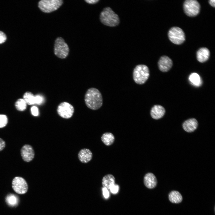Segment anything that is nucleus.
Here are the masks:
<instances>
[{"label": "nucleus", "mask_w": 215, "mask_h": 215, "mask_svg": "<svg viewBox=\"0 0 215 215\" xmlns=\"http://www.w3.org/2000/svg\"><path fill=\"white\" fill-rule=\"evenodd\" d=\"M84 99L87 106L92 110L99 109L103 104L102 94L98 89L95 88H91L87 90Z\"/></svg>", "instance_id": "nucleus-1"}, {"label": "nucleus", "mask_w": 215, "mask_h": 215, "mask_svg": "<svg viewBox=\"0 0 215 215\" xmlns=\"http://www.w3.org/2000/svg\"><path fill=\"white\" fill-rule=\"evenodd\" d=\"M100 19L102 24L110 27L117 26L120 21L118 15L109 7L104 8L101 12Z\"/></svg>", "instance_id": "nucleus-2"}, {"label": "nucleus", "mask_w": 215, "mask_h": 215, "mask_svg": "<svg viewBox=\"0 0 215 215\" xmlns=\"http://www.w3.org/2000/svg\"><path fill=\"white\" fill-rule=\"evenodd\" d=\"M150 75L148 67L144 64H139L134 68L133 73V79L135 82L139 85L144 84Z\"/></svg>", "instance_id": "nucleus-3"}, {"label": "nucleus", "mask_w": 215, "mask_h": 215, "mask_svg": "<svg viewBox=\"0 0 215 215\" xmlns=\"http://www.w3.org/2000/svg\"><path fill=\"white\" fill-rule=\"evenodd\" d=\"M69 48L64 40L61 37L56 39L54 46V53L58 57L64 59L68 56Z\"/></svg>", "instance_id": "nucleus-4"}, {"label": "nucleus", "mask_w": 215, "mask_h": 215, "mask_svg": "<svg viewBox=\"0 0 215 215\" xmlns=\"http://www.w3.org/2000/svg\"><path fill=\"white\" fill-rule=\"evenodd\" d=\"M62 0H42L38 3V7L43 12L50 13L58 9L62 4Z\"/></svg>", "instance_id": "nucleus-5"}, {"label": "nucleus", "mask_w": 215, "mask_h": 215, "mask_svg": "<svg viewBox=\"0 0 215 215\" xmlns=\"http://www.w3.org/2000/svg\"><path fill=\"white\" fill-rule=\"evenodd\" d=\"M168 36L170 40L173 43L180 44L185 40V36L183 30L178 27L171 28L168 33Z\"/></svg>", "instance_id": "nucleus-6"}, {"label": "nucleus", "mask_w": 215, "mask_h": 215, "mask_svg": "<svg viewBox=\"0 0 215 215\" xmlns=\"http://www.w3.org/2000/svg\"><path fill=\"white\" fill-rule=\"evenodd\" d=\"M183 8L187 16L193 17L199 13L200 5L196 0H187L184 2Z\"/></svg>", "instance_id": "nucleus-7"}, {"label": "nucleus", "mask_w": 215, "mask_h": 215, "mask_svg": "<svg viewBox=\"0 0 215 215\" xmlns=\"http://www.w3.org/2000/svg\"><path fill=\"white\" fill-rule=\"evenodd\" d=\"M57 112L61 117L68 119L73 116L74 111L73 107L70 104L66 102L61 103L58 106Z\"/></svg>", "instance_id": "nucleus-8"}, {"label": "nucleus", "mask_w": 215, "mask_h": 215, "mask_svg": "<svg viewBox=\"0 0 215 215\" xmlns=\"http://www.w3.org/2000/svg\"><path fill=\"white\" fill-rule=\"evenodd\" d=\"M12 187L16 192L21 194L26 193L28 188L26 181L23 178L19 176L16 177L13 179Z\"/></svg>", "instance_id": "nucleus-9"}, {"label": "nucleus", "mask_w": 215, "mask_h": 215, "mask_svg": "<svg viewBox=\"0 0 215 215\" xmlns=\"http://www.w3.org/2000/svg\"><path fill=\"white\" fill-rule=\"evenodd\" d=\"M21 154L23 160L30 162L33 159L35 152L32 147L29 145H25L21 150Z\"/></svg>", "instance_id": "nucleus-10"}, {"label": "nucleus", "mask_w": 215, "mask_h": 215, "mask_svg": "<svg viewBox=\"0 0 215 215\" xmlns=\"http://www.w3.org/2000/svg\"><path fill=\"white\" fill-rule=\"evenodd\" d=\"M173 62L171 59L166 56H162L158 62V66L159 70L162 72H167L171 68Z\"/></svg>", "instance_id": "nucleus-11"}, {"label": "nucleus", "mask_w": 215, "mask_h": 215, "mask_svg": "<svg viewBox=\"0 0 215 215\" xmlns=\"http://www.w3.org/2000/svg\"><path fill=\"white\" fill-rule=\"evenodd\" d=\"M144 183L147 188L151 189L156 186L157 181L155 176L153 173H148L144 176Z\"/></svg>", "instance_id": "nucleus-12"}, {"label": "nucleus", "mask_w": 215, "mask_h": 215, "mask_svg": "<svg viewBox=\"0 0 215 215\" xmlns=\"http://www.w3.org/2000/svg\"><path fill=\"white\" fill-rule=\"evenodd\" d=\"M93 154L88 149L84 148L81 150L78 153V157L79 161L84 163H87L92 159Z\"/></svg>", "instance_id": "nucleus-13"}, {"label": "nucleus", "mask_w": 215, "mask_h": 215, "mask_svg": "<svg viewBox=\"0 0 215 215\" xmlns=\"http://www.w3.org/2000/svg\"><path fill=\"white\" fill-rule=\"evenodd\" d=\"M165 110L164 108L161 105H154L151 108L150 114L153 119H159L162 118L164 115Z\"/></svg>", "instance_id": "nucleus-14"}, {"label": "nucleus", "mask_w": 215, "mask_h": 215, "mask_svg": "<svg viewBox=\"0 0 215 215\" xmlns=\"http://www.w3.org/2000/svg\"><path fill=\"white\" fill-rule=\"evenodd\" d=\"M198 126V122L195 118H192L189 119L185 121L182 124L183 129L188 132L194 131L197 128Z\"/></svg>", "instance_id": "nucleus-15"}, {"label": "nucleus", "mask_w": 215, "mask_h": 215, "mask_svg": "<svg viewBox=\"0 0 215 215\" xmlns=\"http://www.w3.org/2000/svg\"><path fill=\"white\" fill-rule=\"evenodd\" d=\"M210 54V51L208 48L206 47L201 48L197 52V59L199 62H204L208 59Z\"/></svg>", "instance_id": "nucleus-16"}, {"label": "nucleus", "mask_w": 215, "mask_h": 215, "mask_svg": "<svg viewBox=\"0 0 215 215\" xmlns=\"http://www.w3.org/2000/svg\"><path fill=\"white\" fill-rule=\"evenodd\" d=\"M115 183V178L111 174H108L104 176L102 178V184L103 187L109 189L110 187Z\"/></svg>", "instance_id": "nucleus-17"}, {"label": "nucleus", "mask_w": 215, "mask_h": 215, "mask_svg": "<svg viewBox=\"0 0 215 215\" xmlns=\"http://www.w3.org/2000/svg\"><path fill=\"white\" fill-rule=\"evenodd\" d=\"M168 199L172 203L178 204L181 202L183 199L181 194L178 191H172L168 194Z\"/></svg>", "instance_id": "nucleus-18"}, {"label": "nucleus", "mask_w": 215, "mask_h": 215, "mask_svg": "<svg viewBox=\"0 0 215 215\" xmlns=\"http://www.w3.org/2000/svg\"><path fill=\"white\" fill-rule=\"evenodd\" d=\"M101 139L102 141L105 145L109 146L113 143L115 137L111 133L106 132L102 134Z\"/></svg>", "instance_id": "nucleus-19"}, {"label": "nucleus", "mask_w": 215, "mask_h": 215, "mask_svg": "<svg viewBox=\"0 0 215 215\" xmlns=\"http://www.w3.org/2000/svg\"><path fill=\"white\" fill-rule=\"evenodd\" d=\"M189 79L191 84L195 86H199L202 84L200 77L197 73H191L190 75Z\"/></svg>", "instance_id": "nucleus-20"}, {"label": "nucleus", "mask_w": 215, "mask_h": 215, "mask_svg": "<svg viewBox=\"0 0 215 215\" xmlns=\"http://www.w3.org/2000/svg\"><path fill=\"white\" fill-rule=\"evenodd\" d=\"M23 99L27 104L30 105L35 104V96L30 92L25 93L24 95Z\"/></svg>", "instance_id": "nucleus-21"}, {"label": "nucleus", "mask_w": 215, "mask_h": 215, "mask_svg": "<svg viewBox=\"0 0 215 215\" xmlns=\"http://www.w3.org/2000/svg\"><path fill=\"white\" fill-rule=\"evenodd\" d=\"M6 201L7 204L11 206L16 205L18 202L17 197L13 194L8 195L6 198Z\"/></svg>", "instance_id": "nucleus-22"}, {"label": "nucleus", "mask_w": 215, "mask_h": 215, "mask_svg": "<svg viewBox=\"0 0 215 215\" xmlns=\"http://www.w3.org/2000/svg\"><path fill=\"white\" fill-rule=\"evenodd\" d=\"M27 104L23 99H18L15 103L16 108L19 110L22 111L26 108Z\"/></svg>", "instance_id": "nucleus-23"}, {"label": "nucleus", "mask_w": 215, "mask_h": 215, "mask_svg": "<svg viewBox=\"0 0 215 215\" xmlns=\"http://www.w3.org/2000/svg\"><path fill=\"white\" fill-rule=\"evenodd\" d=\"M8 122L7 116L5 115L0 114V128H2L6 126Z\"/></svg>", "instance_id": "nucleus-24"}, {"label": "nucleus", "mask_w": 215, "mask_h": 215, "mask_svg": "<svg viewBox=\"0 0 215 215\" xmlns=\"http://www.w3.org/2000/svg\"><path fill=\"white\" fill-rule=\"evenodd\" d=\"M119 188V186L117 184H114L110 188V192L113 194H116L118 191Z\"/></svg>", "instance_id": "nucleus-25"}, {"label": "nucleus", "mask_w": 215, "mask_h": 215, "mask_svg": "<svg viewBox=\"0 0 215 215\" xmlns=\"http://www.w3.org/2000/svg\"><path fill=\"white\" fill-rule=\"evenodd\" d=\"M43 98L42 96L40 95H36L35 96V104L40 105L43 102Z\"/></svg>", "instance_id": "nucleus-26"}, {"label": "nucleus", "mask_w": 215, "mask_h": 215, "mask_svg": "<svg viewBox=\"0 0 215 215\" xmlns=\"http://www.w3.org/2000/svg\"><path fill=\"white\" fill-rule=\"evenodd\" d=\"M32 114L34 116H37L38 115L39 112L38 108L36 106H33L31 108Z\"/></svg>", "instance_id": "nucleus-27"}, {"label": "nucleus", "mask_w": 215, "mask_h": 215, "mask_svg": "<svg viewBox=\"0 0 215 215\" xmlns=\"http://www.w3.org/2000/svg\"><path fill=\"white\" fill-rule=\"evenodd\" d=\"M5 34L2 32L0 31V44L4 42L6 40Z\"/></svg>", "instance_id": "nucleus-28"}, {"label": "nucleus", "mask_w": 215, "mask_h": 215, "mask_svg": "<svg viewBox=\"0 0 215 215\" xmlns=\"http://www.w3.org/2000/svg\"><path fill=\"white\" fill-rule=\"evenodd\" d=\"M102 192L104 197L106 199L108 198L109 196V193L108 189L105 188L103 187Z\"/></svg>", "instance_id": "nucleus-29"}, {"label": "nucleus", "mask_w": 215, "mask_h": 215, "mask_svg": "<svg viewBox=\"0 0 215 215\" xmlns=\"http://www.w3.org/2000/svg\"><path fill=\"white\" fill-rule=\"evenodd\" d=\"M5 146V143L4 141L0 138V151L4 149Z\"/></svg>", "instance_id": "nucleus-30"}, {"label": "nucleus", "mask_w": 215, "mask_h": 215, "mask_svg": "<svg viewBox=\"0 0 215 215\" xmlns=\"http://www.w3.org/2000/svg\"><path fill=\"white\" fill-rule=\"evenodd\" d=\"M85 1L87 3L89 4H93L97 3L99 0H86Z\"/></svg>", "instance_id": "nucleus-31"}, {"label": "nucleus", "mask_w": 215, "mask_h": 215, "mask_svg": "<svg viewBox=\"0 0 215 215\" xmlns=\"http://www.w3.org/2000/svg\"><path fill=\"white\" fill-rule=\"evenodd\" d=\"M209 3L212 6L215 7V1L214 0H210L209 1Z\"/></svg>", "instance_id": "nucleus-32"}]
</instances>
